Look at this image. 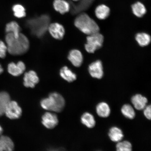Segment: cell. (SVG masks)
<instances>
[{
	"label": "cell",
	"mask_w": 151,
	"mask_h": 151,
	"mask_svg": "<svg viewBox=\"0 0 151 151\" xmlns=\"http://www.w3.org/2000/svg\"><path fill=\"white\" fill-rule=\"evenodd\" d=\"M53 6L55 9L61 14H64L70 10V4L65 0H54Z\"/></svg>",
	"instance_id": "cell-14"
},
{
	"label": "cell",
	"mask_w": 151,
	"mask_h": 151,
	"mask_svg": "<svg viewBox=\"0 0 151 151\" xmlns=\"http://www.w3.org/2000/svg\"><path fill=\"white\" fill-rule=\"evenodd\" d=\"M60 76L67 82L71 83L77 79V76L67 66L62 67L60 70Z\"/></svg>",
	"instance_id": "cell-19"
},
{
	"label": "cell",
	"mask_w": 151,
	"mask_h": 151,
	"mask_svg": "<svg viewBox=\"0 0 151 151\" xmlns=\"http://www.w3.org/2000/svg\"><path fill=\"white\" fill-rule=\"evenodd\" d=\"M48 30L53 37L58 40L63 39L65 35V29L63 26L57 22L50 24Z\"/></svg>",
	"instance_id": "cell-8"
},
{
	"label": "cell",
	"mask_w": 151,
	"mask_h": 151,
	"mask_svg": "<svg viewBox=\"0 0 151 151\" xmlns=\"http://www.w3.org/2000/svg\"><path fill=\"white\" fill-rule=\"evenodd\" d=\"M10 101L8 93L4 91L0 92V116L4 114L6 109Z\"/></svg>",
	"instance_id": "cell-21"
},
{
	"label": "cell",
	"mask_w": 151,
	"mask_h": 151,
	"mask_svg": "<svg viewBox=\"0 0 151 151\" xmlns=\"http://www.w3.org/2000/svg\"><path fill=\"white\" fill-rule=\"evenodd\" d=\"M73 1H80V0H73Z\"/></svg>",
	"instance_id": "cell-32"
},
{
	"label": "cell",
	"mask_w": 151,
	"mask_h": 151,
	"mask_svg": "<svg viewBox=\"0 0 151 151\" xmlns=\"http://www.w3.org/2000/svg\"><path fill=\"white\" fill-rule=\"evenodd\" d=\"M148 100L141 94H137L131 98V102L134 107L138 110H143L147 106Z\"/></svg>",
	"instance_id": "cell-13"
},
{
	"label": "cell",
	"mask_w": 151,
	"mask_h": 151,
	"mask_svg": "<svg viewBox=\"0 0 151 151\" xmlns=\"http://www.w3.org/2000/svg\"><path fill=\"white\" fill-rule=\"evenodd\" d=\"M12 10L14 16L17 18H22L26 16L25 9L22 5L18 4L14 5L12 7Z\"/></svg>",
	"instance_id": "cell-26"
},
{
	"label": "cell",
	"mask_w": 151,
	"mask_h": 151,
	"mask_svg": "<svg viewBox=\"0 0 151 151\" xmlns=\"http://www.w3.org/2000/svg\"><path fill=\"white\" fill-rule=\"evenodd\" d=\"M135 39L138 44L142 47L148 46L151 41L150 36L145 33H137L136 35Z\"/></svg>",
	"instance_id": "cell-23"
},
{
	"label": "cell",
	"mask_w": 151,
	"mask_h": 151,
	"mask_svg": "<svg viewBox=\"0 0 151 151\" xmlns=\"http://www.w3.org/2000/svg\"><path fill=\"white\" fill-rule=\"evenodd\" d=\"M39 78L35 71L26 73L24 78V85L27 88H34L39 82Z\"/></svg>",
	"instance_id": "cell-10"
},
{
	"label": "cell",
	"mask_w": 151,
	"mask_h": 151,
	"mask_svg": "<svg viewBox=\"0 0 151 151\" xmlns=\"http://www.w3.org/2000/svg\"><path fill=\"white\" fill-rule=\"evenodd\" d=\"M50 20V17L48 15H43L28 20L26 25L30 29L32 34L40 38L43 37L48 31Z\"/></svg>",
	"instance_id": "cell-2"
},
{
	"label": "cell",
	"mask_w": 151,
	"mask_h": 151,
	"mask_svg": "<svg viewBox=\"0 0 151 151\" xmlns=\"http://www.w3.org/2000/svg\"><path fill=\"white\" fill-rule=\"evenodd\" d=\"M96 111L98 116L101 118H107L111 113L110 107L104 102L100 103L96 107Z\"/></svg>",
	"instance_id": "cell-18"
},
{
	"label": "cell",
	"mask_w": 151,
	"mask_h": 151,
	"mask_svg": "<svg viewBox=\"0 0 151 151\" xmlns=\"http://www.w3.org/2000/svg\"><path fill=\"white\" fill-rule=\"evenodd\" d=\"M3 128H2L1 126L0 125V135H1L2 133H3Z\"/></svg>",
	"instance_id": "cell-31"
},
{
	"label": "cell",
	"mask_w": 151,
	"mask_h": 151,
	"mask_svg": "<svg viewBox=\"0 0 151 151\" xmlns=\"http://www.w3.org/2000/svg\"><path fill=\"white\" fill-rule=\"evenodd\" d=\"M22 113V109L17 103L11 101L7 105L4 114L11 119H16L20 117Z\"/></svg>",
	"instance_id": "cell-6"
},
{
	"label": "cell",
	"mask_w": 151,
	"mask_h": 151,
	"mask_svg": "<svg viewBox=\"0 0 151 151\" xmlns=\"http://www.w3.org/2000/svg\"><path fill=\"white\" fill-rule=\"evenodd\" d=\"M42 119V124L48 129H52L58 124V116L54 113L46 112L43 114Z\"/></svg>",
	"instance_id": "cell-9"
},
{
	"label": "cell",
	"mask_w": 151,
	"mask_h": 151,
	"mask_svg": "<svg viewBox=\"0 0 151 151\" xmlns=\"http://www.w3.org/2000/svg\"><path fill=\"white\" fill-rule=\"evenodd\" d=\"M117 143L116 146L117 151H131L132 150V145L129 141H121Z\"/></svg>",
	"instance_id": "cell-27"
},
{
	"label": "cell",
	"mask_w": 151,
	"mask_h": 151,
	"mask_svg": "<svg viewBox=\"0 0 151 151\" xmlns=\"http://www.w3.org/2000/svg\"><path fill=\"white\" fill-rule=\"evenodd\" d=\"M108 135L111 140L115 142H118L122 141L124 137V134L121 129L115 126L109 129Z\"/></svg>",
	"instance_id": "cell-17"
},
{
	"label": "cell",
	"mask_w": 151,
	"mask_h": 151,
	"mask_svg": "<svg viewBox=\"0 0 151 151\" xmlns=\"http://www.w3.org/2000/svg\"><path fill=\"white\" fill-rule=\"evenodd\" d=\"M3 70L2 67V66L1 64H0V74H1V73L3 72Z\"/></svg>",
	"instance_id": "cell-30"
},
{
	"label": "cell",
	"mask_w": 151,
	"mask_h": 151,
	"mask_svg": "<svg viewBox=\"0 0 151 151\" xmlns=\"http://www.w3.org/2000/svg\"><path fill=\"white\" fill-rule=\"evenodd\" d=\"M7 51L6 45L3 41L0 40V58H5Z\"/></svg>",
	"instance_id": "cell-28"
},
{
	"label": "cell",
	"mask_w": 151,
	"mask_h": 151,
	"mask_svg": "<svg viewBox=\"0 0 151 151\" xmlns=\"http://www.w3.org/2000/svg\"><path fill=\"white\" fill-rule=\"evenodd\" d=\"M121 111L122 114L126 118L130 119H132L135 118L136 114L134 109L129 104H126L123 106Z\"/></svg>",
	"instance_id": "cell-25"
},
{
	"label": "cell",
	"mask_w": 151,
	"mask_h": 151,
	"mask_svg": "<svg viewBox=\"0 0 151 151\" xmlns=\"http://www.w3.org/2000/svg\"><path fill=\"white\" fill-rule=\"evenodd\" d=\"M88 70L91 76L93 78L101 79L103 76V64L100 60H97L90 64L88 66Z\"/></svg>",
	"instance_id": "cell-7"
},
{
	"label": "cell",
	"mask_w": 151,
	"mask_h": 151,
	"mask_svg": "<svg viewBox=\"0 0 151 151\" xmlns=\"http://www.w3.org/2000/svg\"><path fill=\"white\" fill-rule=\"evenodd\" d=\"M65 104L64 98L57 92L51 93L48 98L42 99L40 102L43 109L56 112H61L65 107Z\"/></svg>",
	"instance_id": "cell-4"
},
{
	"label": "cell",
	"mask_w": 151,
	"mask_h": 151,
	"mask_svg": "<svg viewBox=\"0 0 151 151\" xmlns=\"http://www.w3.org/2000/svg\"><path fill=\"white\" fill-rule=\"evenodd\" d=\"M104 41L103 36L99 32L88 35L86 37L85 50L89 53H93L103 46Z\"/></svg>",
	"instance_id": "cell-5"
},
{
	"label": "cell",
	"mask_w": 151,
	"mask_h": 151,
	"mask_svg": "<svg viewBox=\"0 0 151 151\" xmlns=\"http://www.w3.org/2000/svg\"><path fill=\"white\" fill-rule=\"evenodd\" d=\"M26 66L22 61H19L16 64L14 62L9 63L7 67V70L9 73L14 76L22 75L25 71Z\"/></svg>",
	"instance_id": "cell-11"
},
{
	"label": "cell",
	"mask_w": 151,
	"mask_h": 151,
	"mask_svg": "<svg viewBox=\"0 0 151 151\" xmlns=\"http://www.w3.org/2000/svg\"><path fill=\"white\" fill-rule=\"evenodd\" d=\"M7 51L13 55H19L25 53L29 47L27 37L20 33L18 37L12 33H7L5 37Z\"/></svg>",
	"instance_id": "cell-1"
},
{
	"label": "cell",
	"mask_w": 151,
	"mask_h": 151,
	"mask_svg": "<svg viewBox=\"0 0 151 151\" xmlns=\"http://www.w3.org/2000/svg\"><path fill=\"white\" fill-rule=\"evenodd\" d=\"M110 9L108 6L104 4L98 6L95 10L96 16L100 20H105L109 16Z\"/></svg>",
	"instance_id": "cell-16"
},
{
	"label": "cell",
	"mask_w": 151,
	"mask_h": 151,
	"mask_svg": "<svg viewBox=\"0 0 151 151\" xmlns=\"http://www.w3.org/2000/svg\"><path fill=\"white\" fill-rule=\"evenodd\" d=\"M143 114L147 119L150 120L151 118V105H147L143 109Z\"/></svg>",
	"instance_id": "cell-29"
},
{
	"label": "cell",
	"mask_w": 151,
	"mask_h": 151,
	"mask_svg": "<svg viewBox=\"0 0 151 151\" xmlns=\"http://www.w3.org/2000/svg\"><path fill=\"white\" fill-rule=\"evenodd\" d=\"M5 31L7 33H12L15 37H18L20 33L21 28L17 22H11L6 24Z\"/></svg>",
	"instance_id": "cell-24"
},
{
	"label": "cell",
	"mask_w": 151,
	"mask_h": 151,
	"mask_svg": "<svg viewBox=\"0 0 151 151\" xmlns=\"http://www.w3.org/2000/svg\"><path fill=\"white\" fill-rule=\"evenodd\" d=\"M81 122L83 124L89 128L94 127L96 124L93 115L87 112L84 113L81 116Z\"/></svg>",
	"instance_id": "cell-22"
},
{
	"label": "cell",
	"mask_w": 151,
	"mask_h": 151,
	"mask_svg": "<svg viewBox=\"0 0 151 151\" xmlns=\"http://www.w3.org/2000/svg\"><path fill=\"white\" fill-rule=\"evenodd\" d=\"M14 148V143L10 138L6 136H0V151H11Z\"/></svg>",
	"instance_id": "cell-15"
},
{
	"label": "cell",
	"mask_w": 151,
	"mask_h": 151,
	"mask_svg": "<svg viewBox=\"0 0 151 151\" xmlns=\"http://www.w3.org/2000/svg\"><path fill=\"white\" fill-rule=\"evenodd\" d=\"M74 24L82 33L88 35L99 31V27L97 23L85 13L79 15L76 18Z\"/></svg>",
	"instance_id": "cell-3"
},
{
	"label": "cell",
	"mask_w": 151,
	"mask_h": 151,
	"mask_svg": "<svg viewBox=\"0 0 151 151\" xmlns=\"http://www.w3.org/2000/svg\"><path fill=\"white\" fill-rule=\"evenodd\" d=\"M68 58L72 65L76 67H80L82 65L83 60L82 52L77 50H71Z\"/></svg>",
	"instance_id": "cell-12"
},
{
	"label": "cell",
	"mask_w": 151,
	"mask_h": 151,
	"mask_svg": "<svg viewBox=\"0 0 151 151\" xmlns=\"http://www.w3.org/2000/svg\"><path fill=\"white\" fill-rule=\"evenodd\" d=\"M132 12L135 16L138 18L142 17L146 14V7L141 2L137 1L132 5Z\"/></svg>",
	"instance_id": "cell-20"
}]
</instances>
